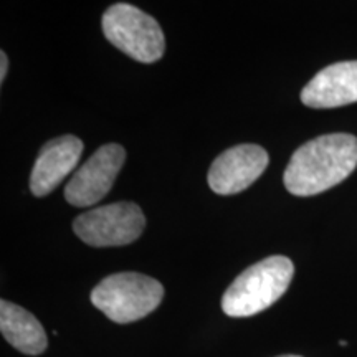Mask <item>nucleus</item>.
Listing matches in <instances>:
<instances>
[{
    "instance_id": "nucleus-1",
    "label": "nucleus",
    "mask_w": 357,
    "mask_h": 357,
    "mask_svg": "<svg viewBox=\"0 0 357 357\" xmlns=\"http://www.w3.org/2000/svg\"><path fill=\"white\" fill-rule=\"evenodd\" d=\"M357 167V137L336 132L314 137L294 151L283 182L289 194L311 197L341 184Z\"/></svg>"
},
{
    "instance_id": "nucleus-2",
    "label": "nucleus",
    "mask_w": 357,
    "mask_h": 357,
    "mask_svg": "<svg viewBox=\"0 0 357 357\" xmlns=\"http://www.w3.org/2000/svg\"><path fill=\"white\" fill-rule=\"evenodd\" d=\"M293 275V261L283 255L268 257L248 266L223 294V312L230 318H248L268 310L287 293Z\"/></svg>"
},
{
    "instance_id": "nucleus-3",
    "label": "nucleus",
    "mask_w": 357,
    "mask_h": 357,
    "mask_svg": "<svg viewBox=\"0 0 357 357\" xmlns=\"http://www.w3.org/2000/svg\"><path fill=\"white\" fill-rule=\"evenodd\" d=\"M164 287L151 276L124 271L106 276L91 291V303L113 323L128 324L146 318L160 305Z\"/></svg>"
},
{
    "instance_id": "nucleus-4",
    "label": "nucleus",
    "mask_w": 357,
    "mask_h": 357,
    "mask_svg": "<svg viewBox=\"0 0 357 357\" xmlns=\"http://www.w3.org/2000/svg\"><path fill=\"white\" fill-rule=\"evenodd\" d=\"M101 26L109 43L141 63H155L166 52V37L158 20L131 3L106 8Z\"/></svg>"
},
{
    "instance_id": "nucleus-5",
    "label": "nucleus",
    "mask_w": 357,
    "mask_h": 357,
    "mask_svg": "<svg viewBox=\"0 0 357 357\" xmlns=\"http://www.w3.org/2000/svg\"><path fill=\"white\" fill-rule=\"evenodd\" d=\"M146 227V217L134 202H116L93 208L75 218L73 231L89 247H123L136 242Z\"/></svg>"
},
{
    "instance_id": "nucleus-6",
    "label": "nucleus",
    "mask_w": 357,
    "mask_h": 357,
    "mask_svg": "<svg viewBox=\"0 0 357 357\" xmlns=\"http://www.w3.org/2000/svg\"><path fill=\"white\" fill-rule=\"evenodd\" d=\"M124 160L126 151L123 146L105 144L96 149L66 184V202L73 207H88L100 202L113 189Z\"/></svg>"
},
{
    "instance_id": "nucleus-7",
    "label": "nucleus",
    "mask_w": 357,
    "mask_h": 357,
    "mask_svg": "<svg viewBox=\"0 0 357 357\" xmlns=\"http://www.w3.org/2000/svg\"><path fill=\"white\" fill-rule=\"evenodd\" d=\"M268 153L258 144H238L227 149L208 169V185L218 195H234L248 189L265 172Z\"/></svg>"
},
{
    "instance_id": "nucleus-8",
    "label": "nucleus",
    "mask_w": 357,
    "mask_h": 357,
    "mask_svg": "<svg viewBox=\"0 0 357 357\" xmlns=\"http://www.w3.org/2000/svg\"><path fill=\"white\" fill-rule=\"evenodd\" d=\"M83 154V141L77 136L55 137L43 144L30 174V190L35 197H45L77 167Z\"/></svg>"
},
{
    "instance_id": "nucleus-9",
    "label": "nucleus",
    "mask_w": 357,
    "mask_h": 357,
    "mask_svg": "<svg viewBox=\"0 0 357 357\" xmlns=\"http://www.w3.org/2000/svg\"><path fill=\"white\" fill-rule=\"evenodd\" d=\"M301 101L314 109L339 108L357 102V61L326 66L303 88Z\"/></svg>"
},
{
    "instance_id": "nucleus-10",
    "label": "nucleus",
    "mask_w": 357,
    "mask_h": 357,
    "mask_svg": "<svg viewBox=\"0 0 357 357\" xmlns=\"http://www.w3.org/2000/svg\"><path fill=\"white\" fill-rule=\"evenodd\" d=\"M0 331L17 351L29 356H38L48 347L47 333L32 312L13 305L10 301H0Z\"/></svg>"
},
{
    "instance_id": "nucleus-11",
    "label": "nucleus",
    "mask_w": 357,
    "mask_h": 357,
    "mask_svg": "<svg viewBox=\"0 0 357 357\" xmlns=\"http://www.w3.org/2000/svg\"><path fill=\"white\" fill-rule=\"evenodd\" d=\"M8 70V58L6 52H0V82L3 83V79L7 77Z\"/></svg>"
},
{
    "instance_id": "nucleus-12",
    "label": "nucleus",
    "mask_w": 357,
    "mask_h": 357,
    "mask_svg": "<svg viewBox=\"0 0 357 357\" xmlns=\"http://www.w3.org/2000/svg\"><path fill=\"white\" fill-rule=\"evenodd\" d=\"M280 357H301V356H293V354H288V356H280Z\"/></svg>"
}]
</instances>
